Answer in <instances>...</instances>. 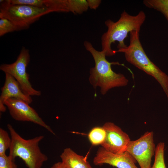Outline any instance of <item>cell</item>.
Masks as SVG:
<instances>
[{
  "instance_id": "12",
  "label": "cell",
  "mask_w": 168,
  "mask_h": 168,
  "mask_svg": "<svg viewBox=\"0 0 168 168\" xmlns=\"http://www.w3.org/2000/svg\"><path fill=\"white\" fill-rule=\"evenodd\" d=\"M60 157L66 168H92L83 156L77 154L70 148L64 149Z\"/></svg>"
},
{
  "instance_id": "10",
  "label": "cell",
  "mask_w": 168,
  "mask_h": 168,
  "mask_svg": "<svg viewBox=\"0 0 168 168\" xmlns=\"http://www.w3.org/2000/svg\"><path fill=\"white\" fill-rule=\"evenodd\" d=\"M135 159L127 152L116 154L99 148L93 160L96 166L108 164L117 168H138L135 165Z\"/></svg>"
},
{
  "instance_id": "6",
  "label": "cell",
  "mask_w": 168,
  "mask_h": 168,
  "mask_svg": "<svg viewBox=\"0 0 168 168\" xmlns=\"http://www.w3.org/2000/svg\"><path fill=\"white\" fill-rule=\"evenodd\" d=\"M30 60L29 50L22 47L16 61L11 64H2L0 69L12 76L19 84L23 92L31 96H40L41 92L34 89L30 83L29 75L26 71Z\"/></svg>"
},
{
  "instance_id": "5",
  "label": "cell",
  "mask_w": 168,
  "mask_h": 168,
  "mask_svg": "<svg viewBox=\"0 0 168 168\" xmlns=\"http://www.w3.org/2000/svg\"><path fill=\"white\" fill-rule=\"evenodd\" d=\"M0 18H4L10 21L18 31L28 29L42 16L56 12L50 8L10 4L6 0H0Z\"/></svg>"
},
{
  "instance_id": "7",
  "label": "cell",
  "mask_w": 168,
  "mask_h": 168,
  "mask_svg": "<svg viewBox=\"0 0 168 168\" xmlns=\"http://www.w3.org/2000/svg\"><path fill=\"white\" fill-rule=\"evenodd\" d=\"M153 133L146 132L138 139L130 141L126 151L138 163L140 168H151V162L155 154L156 147L153 140Z\"/></svg>"
},
{
  "instance_id": "20",
  "label": "cell",
  "mask_w": 168,
  "mask_h": 168,
  "mask_svg": "<svg viewBox=\"0 0 168 168\" xmlns=\"http://www.w3.org/2000/svg\"><path fill=\"white\" fill-rule=\"evenodd\" d=\"M0 168H17L15 159L6 154L0 155Z\"/></svg>"
},
{
  "instance_id": "3",
  "label": "cell",
  "mask_w": 168,
  "mask_h": 168,
  "mask_svg": "<svg viewBox=\"0 0 168 168\" xmlns=\"http://www.w3.org/2000/svg\"><path fill=\"white\" fill-rule=\"evenodd\" d=\"M139 33L136 30L131 32L129 45L115 50L116 53H124L128 62L153 77L160 84L168 99V76L148 58L140 41Z\"/></svg>"
},
{
  "instance_id": "11",
  "label": "cell",
  "mask_w": 168,
  "mask_h": 168,
  "mask_svg": "<svg viewBox=\"0 0 168 168\" xmlns=\"http://www.w3.org/2000/svg\"><path fill=\"white\" fill-rule=\"evenodd\" d=\"M5 80L4 85L1 89L0 96V111L5 112L6 107L4 104L7 99L13 98L23 100L28 104L32 101L31 96L25 94L22 91L18 82L11 75L5 73Z\"/></svg>"
},
{
  "instance_id": "2",
  "label": "cell",
  "mask_w": 168,
  "mask_h": 168,
  "mask_svg": "<svg viewBox=\"0 0 168 168\" xmlns=\"http://www.w3.org/2000/svg\"><path fill=\"white\" fill-rule=\"evenodd\" d=\"M145 19L146 15L142 11L135 16L131 15L124 11L117 21L110 19L105 21L108 29L101 37V44L102 51L106 56H112L116 53L111 47L112 44L116 41L118 42V49L125 48L127 46L124 41L128 34L133 30L139 32Z\"/></svg>"
},
{
  "instance_id": "14",
  "label": "cell",
  "mask_w": 168,
  "mask_h": 168,
  "mask_svg": "<svg viewBox=\"0 0 168 168\" xmlns=\"http://www.w3.org/2000/svg\"><path fill=\"white\" fill-rule=\"evenodd\" d=\"M143 3L146 7L161 12L168 21V0H144Z\"/></svg>"
},
{
  "instance_id": "22",
  "label": "cell",
  "mask_w": 168,
  "mask_h": 168,
  "mask_svg": "<svg viewBox=\"0 0 168 168\" xmlns=\"http://www.w3.org/2000/svg\"><path fill=\"white\" fill-rule=\"evenodd\" d=\"M50 168H66L62 162H58L54 163Z\"/></svg>"
},
{
  "instance_id": "16",
  "label": "cell",
  "mask_w": 168,
  "mask_h": 168,
  "mask_svg": "<svg viewBox=\"0 0 168 168\" xmlns=\"http://www.w3.org/2000/svg\"><path fill=\"white\" fill-rule=\"evenodd\" d=\"M105 137L106 132L102 127H96L93 128L88 134L90 141L94 145H101Z\"/></svg>"
},
{
  "instance_id": "19",
  "label": "cell",
  "mask_w": 168,
  "mask_h": 168,
  "mask_svg": "<svg viewBox=\"0 0 168 168\" xmlns=\"http://www.w3.org/2000/svg\"><path fill=\"white\" fill-rule=\"evenodd\" d=\"M17 31V28L10 21L4 18H0V37L7 33Z\"/></svg>"
},
{
  "instance_id": "18",
  "label": "cell",
  "mask_w": 168,
  "mask_h": 168,
  "mask_svg": "<svg viewBox=\"0 0 168 168\" xmlns=\"http://www.w3.org/2000/svg\"><path fill=\"white\" fill-rule=\"evenodd\" d=\"M12 139L8 133L2 128H0V155L6 154L11 144Z\"/></svg>"
},
{
  "instance_id": "21",
  "label": "cell",
  "mask_w": 168,
  "mask_h": 168,
  "mask_svg": "<svg viewBox=\"0 0 168 168\" xmlns=\"http://www.w3.org/2000/svg\"><path fill=\"white\" fill-rule=\"evenodd\" d=\"M89 7L91 9H96L101 2L100 0H87Z\"/></svg>"
},
{
  "instance_id": "15",
  "label": "cell",
  "mask_w": 168,
  "mask_h": 168,
  "mask_svg": "<svg viewBox=\"0 0 168 168\" xmlns=\"http://www.w3.org/2000/svg\"><path fill=\"white\" fill-rule=\"evenodd\" d=\"M66 3L69 12L74 14H81L89 8L86 0H66Z\"/></svg>"
},
{
  "instance_id": "4",
  "label": "cell",
  "mask_w": 168,
  "mask_h": 168,
  "mask_svg": "<svg viewBox=\"0 0 168 168\" xmlns=\"http://www.w3.org/2000/svg\"><path fill=\"white\" fill-rule=\"evenodd\" d=\"M12 139L9 155L14 159L21 158L28 168H41L48 159L39 146L44 136L40 135L26 139L21 137L10 124L7 125Z\"/></svg>"
},
{
  "instance_id": "17",
  "label": "cell",
  "mask_w": 168,
  "mask_h": 168,
  "mask_svg": "<svg viewBox=\"0 0 168 168\" xmlns=\"http://www.w3.org/2000/svg\"><path fill=\"white\" fill-rule=\"evenodd\" d=\"M165 144L160 142L156 147L155 161L151 168H167L165 165L164 157Z\"/></svg>"
},
{
  "instance_id": "13",
  "label": "cell",
  "mask_w": 168,
  "mask_h": 168,
  "mask_svg": "<svg viewBox=\"0 0 168 168\" xmlns=\"http://www.w3.org/2000/svg\"><path fill=\"white\" fill-rule=\"evenodd\" d=\"M12 5H24L53 9L56 12H63V5L62 0H7Z\"/></svg>"
},
{
  "instance_id": "9",
  "label": "cell",
  "mask_w": 168,
  "mask_h": 168,
  "mask_svg": "<svg viewBox=\"0 0 168 168\" xmlns=\"http://www.w3.org/2000/svg\"><path fill=\"white\" fill-rule=\"evenodd\" d=\"M102 127L106 132V137L101 145V147L114 153L119 154L126 152L131 141L128 135L112 122H106Z\"/></svg>"
},
{
  "instance_id": "8",
  "label": "cell",
  "mask_w": 168,
  "mask_h": 168,
  "mask_svg": "<svg viewBox=\"0 0 168 168\" xmlns=\"http://www.w3.org/2000/svg\"><path fill=\"white\" fill-rule=\"evenodd\" d=\"M4 104L7 106L10 115L15 120L33 122L55 134L50 127L44 122L36 111L26 102L11 98L6 100Z\"/></svg>"
},
{
  "instance_id": "1",
  "label": "cell",
  "mask_w": 168,
  "mask_h": 168,
  "mask_svg": "<svg viewBox=\"0 0 168 168\" xmlns=\"http://www.w3.org/2000/svg\"><path fill=\"white\" fill-rule=\"evenodd\" d=\"M84 45L92 55L95 62V67L90 69L89 78L94 89L100 87L101 94L104 95L111 89L127 85L128 80L124 76L115 73L111 68L112 65L121 64L118 62H110L106 58L105 53L96 49L89 42L85 41Z\"/></svg>"
}]
</instances>
